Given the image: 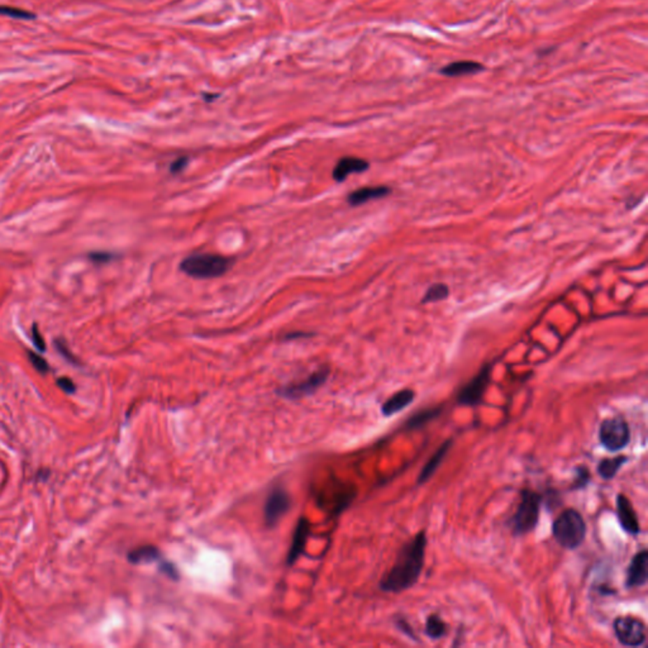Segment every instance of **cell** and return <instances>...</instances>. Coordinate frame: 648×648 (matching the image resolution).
<instances>
[{"label":"cell","instance_id":"6da1fadb","mask_svg":"<svg viewBox=\"0 0 648 648\" xmlns=\"http://www.w3.org/2000/svg\"><path fill=\"white\" fill-rule=\"evenodd\" d=\"M427 535L421 530L399 551L395 563L379 584L385 593H402L413 588L423 571Z\"/></svg>","mask_w":648,"mask_h":648},{"label":"cell","instance_id":"7a4b0ae2","mask_svg":"<svg viewBox=\"0 0 648 648\" xmlns=\"http://www.w3.org/2000/svg\"><path fill=\"white\" fill-rule=\"evenodd\" d=\"M233 260L216 253H195L180 262V272L194 279H216L231 269Z\"/></svg>","mask_w":648,"mask_h":648},{"label":"cell","instance_id":"3957f363","mask_svg":"<svg viewBox=\"0 0 648 648\" xmlns=\"http://www.w3.org/2000/svg\"><path fill=\"white\" fill-rule=\"evenodd\" d=\"M556 541L563 549H575L582 546L586 537V524L576 509L563 510L552 524Z\"/></svg>","mask_w":648,"mask_h":648},{"label":"cell","instance_id":"277c9868","mask_svg":"<svg viewBox=\"0 0 648 648\" xmlns=\"http://www.w3.org/2000/svg\"><path fill=\"white\" fill-rule=\"evenodd\" d=\"M542 496L536 491L524 489L516 514L512 518V530L514 536H524L535 530L540 519Z\"/></svg>","mask_w":648,"mask_h":648},{"label":"cell","instance_id":"5b68a950","mask_svg":"<svg viewBox=\"0 0 648 648\" xmlns=\"http://www.w3.org/2000/svg\"><path fill=\"white\" fill-rule=\"evenodd\" d=\"M330 374H331L330 367L322 366L314 372H311L309 376L305 377L300 381L280 386L276 390V394L278 397L289 399V400H298L302 397H309L327 383Z\"/></svg>","mask_w":648,"mask_h":648},{"label":"cell","instance_id":"8992f818","mask_svg":"<svg viewBox=\"0 0 648 648\" xmlns=\"http://www.w3.org/2000/svg\"><path fill=\"white\" fill-rule=\"evenodd\" d=\"M600 444L610 451L618 452L626 449L631 441L629 425L623 418L613 417L603 421L599 428Z\"/></svg>","mask_w":648,"mask_h":648},{"label":"cell","instance_id":"52a82bcc","mask_svg":"<svg viewBox=\"0 0 648 648\" xmlns=\"http://www.w3.org/2000/svg\"><path fill=\"white\" fill-rule=\"evenodd\" d=\"M615 637L623 646L640 647L645 645L647 635L646 626L635 617H618L613 623Z\"/></svg>","mask_w":648,"mask_h":648},{"label":"cell","instance_id":"ba28073f","mask_svg":"<svg viewBox=\"0 0 648 648\" xmlns=\"http://www.w3.org/2000/svg\"><path fill=\"white\" fill-rule=\"evenodd\" d=\"M291 498L283 486H275L266 496L264 504L265 526L275 528L283 516L290 510Z\"/></svg>","mask_w":648,"mask_h":648},{"label":"cell","instance_id":"9c48e42d","mask_svg":"<svg viewBox=\"0 0 648 648\" xmlns=\"http://www.w3.org/2000/svg\"><path fill=\"white\" fill-rule=\"evenodd\" d=\"M490 376H491V366L489 364L485 365L483 369L477 372V376L472 377L471 381H469L461 390L458 391L457 403L467 405V407H475L477 404L481 403L485 391L488 389V385L490 383Z\"/></svg>","mask_w":648,"mask_h":648},{"label":"cell","instance_id":"30bf717a","mask_svg":"<svg viewBox=\"0 0 648 648\" xmlns=\"http://www.w3.org/2000/svg\"><path fill=\"white\" fill-rule=\"evenodd\" d=\"M648 552L642 549L637 552L629 563L626 576V588H641L648 579Z\"/></svg>","mask_w":648,"mask_h":648},{"label":"cell","instance_id":"8fae6325","mask_svg":"<svg viewBox=\"0 0 648 648\" xmlns=\"http://www.w3.org/2000/svg\"><path fill=\"white\" fill-rule=\"evenodd\" d=\"M617 516L618 521L627 533L632 536H638L641 532L640 521L633 505L624 494L617 495Z\"/></svg>","mask_w":648,"mask_h":648},{"label":"cell","instance_id":"7c38bea8","mask_svg":"<svg viewBox=\"0 0 648 648\" xmlns=\"http://www.w3.org/2000/svg\"><path fill=\"white\" fill-rule=\"evenodd\" d=\"M309 530H311V527H309L308 519L305 516H300L298 522H297V526H295V529H294L290 549H289V554L286 557V565L288 566H293L300 558V556L304 554L305 544L308 541Z\"/></svg>","mask_w":648,"mask_h":648},{"label":"cell","instance_id":"4fadbf2b","mask_svg":"<svg viewBox=\"0 0 648 648\" xmlns=\"http://www.w3.org/2000/svg\"><path fill=\"white\" fill-rule=\"evenodd\" d=\"M370 167V164L364 159L360 157H352V156H346L338 161L332 176L337 183H342L347 179L352 174H361V172L367 171Z\"/></svg>","mask_w":648,"mask_h":648},{"label":"cell","instance_id":"5bb4252c","mask_svg":"<svg viewBox=\"0 0 648 648\" xmlns=\"http://www.w3.org/2000/svg\"><path fill=\"white\" fill-rule=\"evenodd\" d=\"M414 399H416V393L411 389L397 391L381 405V413L384 417H391L405 408H408L410 404L414 402Z\"/></svg>","mask_w":648,"mask_h":648},{"label":"cell","instance_id":"9a60e30c","mask_svg":"<svg viewBox=\"0 0 648 648\" xmlns=\"http://www.w3.org/2000/svg\"><path fill=\"white\" fill-rule=\"evenodd\" d=\"M389 194H391V189L389 186H365V188H360L358 190L351 192L347 202L352 206H358L371 200L385 198Z\"/></svg>","mask_w":648,"mask_h":648},{"label":"cell","instance_id":"2e32d148","mask_svg":"<svg viewBox=\"0 0 648 648\" xmlns=\"http://www.w3.org/2000/svg\"><path fill=\"white\" fill-rule=\"evenodd\" d=\"M452 444H453V439H452V438L447 439L446 442H444V444L438 447V450L433 453V456L430 457V460H428V463L424 465L423 469H422L421 474H419V477H418L417 483L419 484V485H421V484L427 483L430 477H433V474L436 472V470L439 467V465L444 461V457L447 456L449 451H450L451 447H452Z\"/></svg>","mask_w":648,"mask_h":648},{"label":"cell","instance_id":"e0dca14e","mask_svg":"<svg viewBox=\"0 0 648 648\" xmlns=\"http://www.w3.org/2000/svg\"><path fill=\"white\" fill-rule=\"evenodd\" d=\"M128 563L132 565H145V563H161L164 556L156 546H141L127 554Z\"/></svg>","mask_w":648,"mask_h":648},{"label":"cell","instance_id":"ac0fdd59","mask_svg":"<svg viewBox=\"0 0 648 648\" xmlns=\"http://www.w3.org/2000/svg\"><path fill=\"white\" fill-rule=\"evenodd\" d=\"M481 70H483V65L474 62V61H457V62H452L450 65L442 67L441 73L446 76H451V78H456V76L477 73Z\"/></svg>","mask_w":648,"mask_h":648},{"label":"cell","instance_id":"d6986e66","mask_svg":"<svg viewBox=\"0 0 648 648\" xmlns=\"http://www.w3.org/2000/svg\"><path fill=\"white\" fill-rule=\"evenodd\" d=\"M628 461V457L615 456L612 458H604L598 465V472L604 480H612L617 475V472L622 469L623 465Z\"/></svg>","mask_w":648,"mask_h":648},{"label":"cell","instance_id":"ffe728a7","mask_svg":"<svg viewBox=\"0 0 648 648\" xmlns=\"http://www.w3.org/2000/svg\"><path fill=\"white\" fill-rule=\"evenodd\" d=\"M447 633V624L438 614H430L425 622V635L432 640H439Z\"/></svg>","mask_w":648,"mask_h":648},{"label":"cell","instance_id":"44dd1931","mask_svg":"<svg viewBox=\"0 0 648 648\" xmlns=\"http://www.w3.org/2000/svg\"><path fill=\"white\" fill-rule=\"evenodd\" d=\"M450 297V289L447 285L444 283H437V284L430 285V288L425 291L422 303L430 304V303H437L442 302Z\"/></svg>","mask_w":648,"mask_h":648},{"label":"cell","instance_id":"7402d4cb","mask_svg":"<svg viewBox=\"0 0 648 648\" xmlns=\"http://www.w3.org/2000/svg\"><path fill=\"white\" fill-rule=\"evenodd\" d=\"M439 413H441V408H432V409L423 410V411H421V413L416 414L414 417L410 418L409 421H408V423H407V427H408V428H411V430L419 428V427H422L424 424L430 422L432 419L438 417Z\"/></svg>","mask_w":648,"mask_h":648},{"label":"cell","instance_id":"603a6c76","mask_svg":"<svg viewBox=\"0 0 648 648\" xmlns=\"http://www.w3.org/2000/svg\"><path fill=\"white\" fill-rule=\"evenodd\" d=\"M590 481V472L585 466H579L575 469L574 481L571 484V490L584 489Z\"/></svg>","mask_w":648,"mask_h":648},{"label":"cell","instance_id":"cb8c5ba5","mask_svg":"<svg viewBox=\"0 0 648 648\" xmlns=\"http://www.w3.org/2000/svg\"><path fill=\"white\" fill-rule=\"evenodd\" d=\"M0 14L12 17V18H17V20H34V17H36L34 14L29 13L24 9L13 7H0Z\"/></svg>","mask_w":648,"mask_h":648},{"label":"cell","instance_id":"d4e9b609","mask_svg":"<svg viewBox=\"0 0 648 648\" xmlns=\"http://www.w3.org/2000/svg\"><path fill=\"white\" fill-rule=\"evenodd\" d=\"M27 355H28L29 362L34 365V369L38 371V372H41V374H47V372L50 371V366L47 364L46 360L43 358H41L40 355H37V353H34V352H31V351H28Z\"/></svg>","mask_w":648,"mask_h":648},{"label":"cell","instance_id":"484cf974","mask_svg":"<svg viewBox=\"0 0 648 648\" xmlns=\"http://www.w3.org/2000/svg\"><path fill=\"white\" fill-rule=\"evenodd\" d=\"M159 569L164 575L167 576L169 579H172V580H179V570L178 568L174 565V563H170L169 560H162L161 563H159Z\"/></svg>","mask_w":648,"mask_h":648},{"label":"cell","instance_id":"4316f807","mask_svg":"<svg viewBox=\"0 0 648 648\" xmlns=\"http://www.w3.org/2000/svg\"><path fill=\"white\" fill-rule=\"evenodd\" d=\"M55 346H56V348L59 350L61 355L66 358L67 361H70V362H73V364H78L76 358H75V356L71 353V351L69 350V347H67L65 341H64L62 338H57V339L55 341Z\"/></svg>","mask_w":648,"mask_h":648},{"label":"cell","instance_id":"83f0119b","mask_svg":"<svg viewBox=\"0 0 648 648\" xmlns=\"http://www.w3.org/2000/svg\"><path fill=\"white\" fill-rule=\"evenodd\" d=\"M114 255L111 253V252H92L89 255V258L93 261V262H97V264H106V262H111L112 260H114Z\"/></svg>","mask_w":648,"mask_h":648},{"label":"cell","instance_id":"f1b7e54d","mask_svg":"<svg viewBox=\"0 0 648 648\" xmlns=\"http://www.w3.org/2000/svg\"><path fill=\"white\" fill-rule=\"evenodd\" d=\"M32 339H34V344L37 347V350L41 351V352L46 351L45 339L42 337L41 332L38 331V327L36 324H34V328H32Z\"/></svg>","mask_w":648,"mask_h":648},{"label":"cell","instance_id":"f546056e","mask_svg":"<svg viewBox=\"0 0 648 648\" xmlns=\"http://www.w3.org/2000/svg\"><path fill=\"white\" fill-rule=\"evenodd\" d=\"M188 164H189V159H188L186 156L178 157V159L175 160L171 165H170V171H171V174H175V175H176V174H180V172L185 169Z\"/></svg>","mask_w":648,"mask_h":648},{"label":"cell","instance_id":"4dcf8cb0","mask_svg":"<svg viewBox=\"0 0 648 648\" xmlns=\"http://www.w3.org/2000/svg\"><path fill=\"white\" fill-rule=\"evenodd\" d=\"M57 385L60 386L62 390L67 393V394H73L75 390H76V386L73 384V380L69 379V377H60V379H57Z\"/></svg>","mask_w":648,"mask_h":648},{"label":"cell","instance_id":"1f68e13d","mask_svg":"<svg viewBox=\"0 0 648 648\" xmlns=\"http://www.w3.org/2000/svg\"><path fill=\"white\" fill-rule=\"evenodd\" d=\"M395 623H397V628L400 629L404 635H408L411 640H417V635L413 633V629L410 627L409 623L407 622L405 619H403V618H397Z\"/></svg>","mask_w":648,"mask_h":648}]
</instances>
